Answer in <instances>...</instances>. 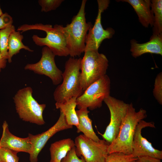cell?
<instances>
[{"label": "cell", "instance_id": "cell-20", "mask_svg": "<svg viewBox=\"0 0 162 162\" xmlns=\"http://www.w3.org/2000/svg\"><path fill=\"white\" fill-rule=\"evenodd\" d=\"M23 39V36L20 31L15 30L10 34L8 44V61L9 63L12 62L13 56L19 53L21 49H24L31 52L34 51V50L24 45L22 42Z\"/></svg>", "mask_w": 162, "mask_h": 162}, {"label": "cell", "instance_id": "cell-21", "mask_svg": "<svg viewBox=\"0 0 162 162\" xmlns=\"http://www.w3.org/2000/svg\"><path fill=\"white\" fill-rule=\"evenodd\" d=\"M151 1V9L154 15L153 35L162 34V0Z\"/></svg>", "mask_w": 162, "mask_h": 162}, {"label": "cell", "instance_id": "cell-6", "mask_svg": "<svg viewBox=\"0 0 162 162\" xmlns=\"http://www.w3.org/2000/svg\"><path fill=\"white\" fill-rule=\"evenodd\" d=\"M108 60L106 56L98 50L84 52L80 66V81L84 91L91 84L106 74Z\"/></svg>", "mask_w": 162, "mask_h": 162}, {"label": "cell", "instance_id": "cell-12", "mask_svg": "<svg viewBox=\"0 0 162 162\" xmlns=\"http://www.w3.org/2000/svg\"><path fill=\"white\" fill-rule=\"evenodd\" d=\"M60 111L58 121L47 130L35 135L28 134V137L32 144L31 151L29 154L30 162H38V154L49 140L54 134L61 131L73 128V126L68 124L64 115Z\"/></svg>", "mask_w": 162, "mask_h": 162}, {"label": "cell", "instance_id": "cell-1", "mask_svg": "<svg viewBox=\"0 0 162 162\" xmlns=\"http://www.w3.org/2000/svg\"><path fill=\"white\" fill-rule=\"evenodd\" d=\"M146 117V110L141 108L136 112L132 104H129L118 135L108 146V154L118 152L128 155L131 154L132 142L136 126L141 120Z\"/></svg>", "mask_w": 162, "mask_h": 162}, {"label": "cell", "instance_id": "cell-11", "mask_svg": "<svg viewBox=\"0 0 162 162\" xmlns=\"http://www.w3.org/2000/svg\"><path fill=\"white\" fill-rule=\"evenodd\" d=\"M55 56L49 48L44 46L41 50L40 60L35 63L27 64L24 69L36 74L45 75L51 80L54 85H58L62 80L63 72L56 65Z\"/></svg>", "mask_w": 162, "mask_h": 162}, {"label": "cell", "instance_id": "cell-7", "mask_svg": "<svg viewBox=\"0 0 162 162\" xmlns=\"http://www.w3.org/2000/svg\"><path fill=\"white\" fill-rule=\"evenodd\" d=\"M110 80L106 74L90 85L77 98L76 102L78 109L85 108L93 110L100 108L102 102L110 95Z\"/></svg>", "mask_w": 162, "mask_h": 162}, {"label": "cell", "instance_id": "cell-26", "mask_svg": "<svg viewBox=\"0 0 162 162\" xmlns=\"http://www.w3.org/2000/svg\"><path fill=\"white\" fill-rule=\"evenodd\" d=\"M153 95L158 103L162 104V74H158L155 79Z\"/></svg>", "mask_w": 162, "mask_h": 162}, {"label": "cell", "instance_id": "cell-9", "mask_svg": "<svg viewBox=\"0 0 162 162\" xmlns=\"http://www.w3.org/2000/svg\"><path fill=\"white\" fill-rule=\"evenodd\" d=\"M104 101L110 111V121L103 134L98 133L110 145L118 135L122 120L126 114L129 104L110 95L106 98Z\"/></svg>", "mask_w": 162, "mask_h": 162}, {"label": "cell", "instance_id": "cell-18", "mask_svg": "<svg viewBox=\"0 0 162 162\" xmlns=\"http://www.w3.org/2000/svg\"><path fill=\"white\" fill-rule=\"evenodd\" d=\"M74 146V142L70 138L63 139L52 143L50 148V162H61Z\"/></svg>", "mask_w": 162, "mask_h": 162}, {"label": "cell", "instance_id": "cell-10", "mask_svg": "<svg viewBox=\"0 0 162 162\" xmlns=\"http://www.w3.org/2000/svg\"><path fill=\"white\" fill-rule=\"evenodd\" d=\"M98 10L94 25L89 29L85 40V51L98 50L101 43L105 39H110L115 33L114 30L109 27L104 29L101 22V14L109 6L108 0H98Z\"/></svg>", "mask_w": 162, "mask_h": 162}, {"label": "cell", "instance_id": "cell-30", "mask_svg": "<svg viewBox=\"0 0 162 162\" xmlns=\"http://www.w3.org/2000/svg\"><path fill=\"white\" fill-rule=\"evenodd\" d=\"M7 62V59L3 57L0 53V72L6 67Z\"/></svg>", "mask_w": 162, "mask_h": 162}, {"label": "cell", "instance_id": "cell-13", "mask_svg": "<svg viewBox=\"0 0 162 162\" xmlns=\"http://www.w3.org/2000/svg\"><path fill=\"white\" fill-rule=\"evenodd\" d=\"M155 128L154 123L141 120L136 126L132 144V153L134 157L138 158L149 156L162 159V151L156 149L152 144L142 135V130L146 127Z\"/></svg>", "mask_w": 162, "mask_h": 162}, {"label": "cell", "instance_id": "cell-23", "mask_svg": "<svg viewBox=\"0 0 162 162\" xmlns=\"http://www.w3.org/2000/svg\"><path fill=\"white\" fill-rule=\"evenodd\" d=\"M137 158L131 154L128 155L121 153H112L108 154L106 162H135Z\"/></svg>", "mask_w": 162, "mask_h": 162}, {"label": "cell", "instance_id": "cell-14", "mask_svg": "<svg viewBox=\"0 0 162 162\" xmlns=\"http://www.w3.org/2000/svg\"><path fill=\"white\" fill-rule=\"evenodd\" d=\"M2 133L0 140V147L16 152L30 154L32 144L29 137L20 138L15 136L9 131L8 124L5 121L2 125Z\"/></svg>", "mask_w": 162, "mask_h": 162}, {"label": "cell", "instance_id": "cell-3", "mask_svg": "<svg viewBox=\"0 0 162 162\" xmlns=\"http://www.w3.org/2000/svg\"><path fill=\"white\" fill-rule=\"evenodd\" d=\"M86 0H82L77 14L74 16L71 22L63 27L69 55L71 57L80 56L84 52L85 40L90 28L93 25L87 22L85 8Z\"/></svg>", "mask_w": 162, "mask_h": 162}, {"label": "cell", "instance_id": "cell-17", "mask_svg": "<svg viewBox=\"0 0 162 162\" xmlns=\"http://www.w3.org/2000/svg\"><path fill=\"white\" fill-rule=\"evenodd\" d=\"M78 118L79 125L76 127L77 132H82L84 135L95 141L100 140L94 130L92 126V121L89 118V111L87 108H82L76 110Z\"/></svg>", "mask_w": 162, "mask_h": 162}, {"label": "cell", "instance_id": "cell-16", "mask_svg": "<svg viewBox=\"0 0 162 162\" xmlns=\"http://www.w3.org/2000/svg\"><path fill=\"white\" fill-rule=\"evenodd\" d=\"M123 2L129 3L132 7L137 15L139 22L144 27L153 26L154 15L149 0H123Z\"/></svg>", "mask_w": 162, "mask_h": 162}, {"label": "cell", "instance_id": "cell-31", "mask_svg": "<svg viewBox=\"0 0 162 162\" xmlns=\"http://www.w3.org/2000/svg\"><path fill=\"white\" fill-rule=\"evenodd\" d=\"M4 13H3L2 11V10L1 9V8L0 7V16H1Z\"/></svg>", "mask_w": 162, "mask_h": 162}, {"label": "cell", "instance_id": "cell-8", "mask_svg": "<svg viewBox=\"0 0 162 162\" xmlns=\"http://www.w3.org/2000/svg\"><path fill=\"white\" fill-rule=\"evenodd\" d=\"M74 142L76 154L82 157L86 162H106L109 144L104 140L95 141L81 134Z\"/></svg>", "mask_w": 162, "mask_h": 162}, {"label": "cell", "instance_id": "cell-25", "mask_svg": "<svg viewBox=\"0 0 162 162\" xmlns=\"http://www.w3.org/2000/svg\"><path fill=\"white\" fill-rule=\"evenodd\" d=\"M64 1V0H39L38 3L41 7V11L47 12L56 10Z\"/></svg>", "mask_w": 162, "mask_h": 162}, {"label": "cell", "instance_id": "cell-19", "mask_svg": "<svg viewBox=\"0 0 162 162\" xmlns=\"http://www.w3.org/2000/svg\"><path fill=\"white\" fill-rule=\"evenodd\" d=\"M77 98L76 97H74L68 100L64 103L56 102L55 104L56 108L59 109L64 115L68 124L74 125L76 127L79 125L78 118L75 110Z\"/></svg>", "mask_w": 162, "mask_h": 162}, {"label": "cell", "instance_id": "cell-4", "mask_svg": "<svg viewBox=\"0 0 162 162\" xmlns=\"http://www.w3.org/2000/svg\"><path fill=\"white\" fill-rule=\"evenodd\" d=\"M81 59L70 57L66 61L62 74V83L56 87L53 93L56 102L64 103L73 97L78 98L83 93L80 81Z\"/></svg>", "mask_w": 162, "mask_h": 162}, {"label": "cell", "instance_id": "cell-5", "mask_svg": "<svg viewBox=\"0 0 162 162\" xmlns=\"http://www.w3.org/2000/svg\"><path fill=\"white\" fill-rule=\"evenodd\" d=\"M33 90L30 86L18 90L13 97L15 109L22 120L38 125L45 123L43 112L46 107L45 104L38 103L33 97Z\"/></svg>", "mask_w": 162, "mask_h": 162}, {"label": "cell", "instance_id": "cell-29", "mask_svg": "<svg viewBox=\"0 0 162 162\" xmlns=\"http://www.w3.org/2000/svg\"><path fill=\"white\" fill-rule=\"evenodd\" d=\"M135 162H161V160L149 156H142L137 158Z\"/></svg>", "mask_w": 162, "mask_h": 162}, {"label": "cell", "instance_id": "cell-32", "mask_svg": "<svg viewBox=\"0 0 162 162\" xmlns=\"http://www.w3.org/2000/svg\"><path fill=\"white\" fill-rule=\"evenodd\" d=\"M0 162H1V161H0Z\"/></svg>", "mask_w": 162, "mask_h": 162}, {"label": "cell", "instance_id": "cell-24", "mask_svg": "<svg viewBox=\"0 0 162 162\" xmlns=\"http://www.w3.org/2000/svg\"><path fill=\"white\" fill-rule=\"evenodd\" d=\"M17 153L8 148L0 147V160L1 162H19Z\"/></svg>", "mask_w": 162, "mask_h": 162}, {"label": "cell", "instance_id": "cell-15", "mask_svg": "<svg viewBox=\"0 0 162 162\" xmlns=\"http://www.w3.org/2000/svg\"><path fill=\"white\" fill-rule=\"evenodd\" d=\"M132 56L136 58L146 53L162 55V34L152 35L149 41L140 44L134 39L130 41Z\"/></svg>", "mask_w": 162, "mask_h": 162}, {"label": "cell", "instance_id": "cell-28", "mask_svg": "<svg viewBox=\"0 0 162 162\" xmlns=\"http://www.w3.org/2000/svg\"><path fill=\"white\" fill-rule=\"evenodd\" d=\"M12 17L7 13H5L0 16V30L12 25Z\"/></svg>", "mask_w": 162, "mask_h": 162}, {"label": "cell", "instance_id": "cell-27", "mask_svg": "<svg viewBox=\"0 0 162 162\" xmlns=\"http://www.w3.org/2000/svg\"><path fill=\"white\" fill-rule=\"evenodd\" d=\"M80 158L76 154L75 147L74 146L67 153L61 162H86L83 157H80Z\"/></svg>", "mask_w": 162, "mask_h": 162}, {"label": "cell", "instance_id": "cell-22", "mask_svg": "<svg viewBox=\"0 0 162 162\" xmlns=\"http://www.w3.org/2000/svg\"><path fill=\"white\" fill-rule=\"evenodd\" d=\"M16 30L14 25H11L0 30V53L2 56L8 60V44L10 34Z\"/></svg>", "mask_w": 162, "mask_h": 162}, {"label": "cell", "instance_id": "cell-2", "mask_svg": "<svg viewBox=\"0 0 162 162\" xmlns=\"http://www.w3.org/2000/svg\"><path fill=\"white\" fill-rule=\"evenodd\" d=\"M62 25L56 24L52 27L50 24L37 23L34 24H24L17 28L21 33L31 30H39L45 32L46 35L41 38L36 34L32 36L33 41L37 46H46L56 56L66 57L69 55L66 39Z\"/></svg>", "mask_w": 162, "mask_h": 162}]
</instances>
